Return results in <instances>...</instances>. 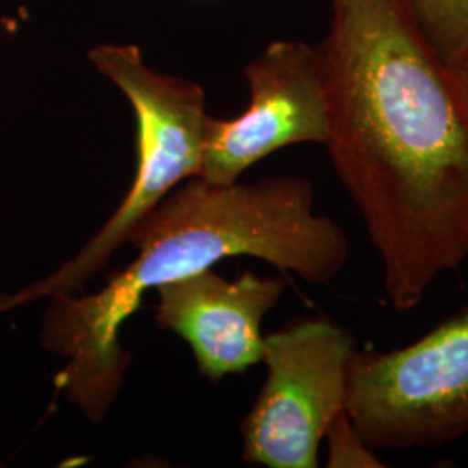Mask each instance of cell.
Returning a JSON list of instances; mask_svg holds the SVG:
<instances>
[{
    "label": "cell",
    "instance_id": "6da1fadb",
    "mask_svg": "<svg viewBox=\"0 0 468 468\" xmlns=\"http://www.w3.org/2000/svg\"><path fill=\"white\" fill-rule=\"evenodd\" d=\"M324 143L390 305L417 309L468 259V104L402 0H332Z\"/></svg>",
    "mask_w": 468,
    "mask_h": 468
},
{
    "label": "cell",
    "instance_id": "7a4b0ae2",
    "mask_svg": "<svg viewBox=\"0 0 468 468\" xmlns=\"http://www.w3.org/2000/svg\"><path fill=\"white\" fill-rule=\"evenodd\" d=\"M314 186L299 176L250 185H212L191 177L143 218L129 241L137 257L92 295L49 297L40 342L67 365L56 385L90 421L117 401L131 354L122 326L148 290L222 259L253 257L303 282L330 284L349 261L344 228L314 210Z\"/></svg>",
    "mask_w": 468,
    "mask_h": 468
},
{
    "label": "cell",
    "instance_id": "3957f363",
    "mask_svg": "<svg viewBox=\"0 0 468 468\" xmlns=\"http://www.w3.org/2000/svg\"><path fill=\"white\" fill-rule=\"evenodd\" d=\"M89 61L122 90L134 112V181L113 216L69 261L16 293L0 295V314L82 290L129 241L143 218L177 186L200 176L210 118L203 87L154 71L144 63L135 44H100L89 50Z\"/></svg>",
    "mask_w": 468,
    "mask_h": 468
},
{
    "label": "cell",
    "instance_id": "277c9868",
    "mask_svg": "<svg viewBox=\"0 0 468 468\" xmlns=\"http://www.w3.org/2000/svg\"><path fill=\"white\" fill-rule=\"evenodd\" d=\"M347 415L375 450L444 446L468 434V309L410 346L352 361Z\"/></svg>",
    "mask_w": 468,
    "mask_h": 468
},
{
    "label": "cell",
    "instance_id": "5b68a950",
    "mask_svg": "<svg viewBox=\"0 0 468 468\" xmlns=\"http://www.w3.org/2000/svg\"><path fill=\"white\" fill-rule=\"evenodd\" d=\"M354 335L324 316L302 318L264 336L268 368L241 420V456L268 468L319 467L328 427L347 408Z\"/></svg>",
    "mask_w": 468,
    "mask_h": 468
},
{
    "label": "cell",
    "instance_id": "8992f818",
    "mask_svg": "<svg viewBox=\"0 0 468 468\" xmlns=\"http://www.w3.org/2000/svg\"><path fill=\"white\" fill-rule=\"evenodd\" d=\"M249 108L231 120L207 122L200 179L234 185L268 158L293 144L326 143L330 106L318 49L297 40H276L243 69Z\"/></svg>",
    "mask_w": 468,
    "mask_h": 468
},
{
    "label": "cell",
    "instance_id": "52a82bcc",
    "mask_svg": "<svg viewBox=\"0 0 468 468\" xmlns=\"http://www.w3.org/2000/svg\"><path fill=\"white\" fill-rule=\"evenodd\" d=\"M154 292L156 324L191 347L201 377L218 382L262 365V319L283 297V278L247 271L228 280L210 268Z\"/></svg>",
    "mask_w": 468,
    "mask_h": 468
},
{
    "label": "cell",
    "instance_id": "ba28073f",
    "mask_svg": "<svg viewBox=\"0 0 468 468\" xmlns=\"http://www.w3.org/2000/svg\"><path fill=\"white\" fill-rule=\"evenodd\" d=\"M439 58L452 67L468 56V0H402Z\"/></svg>",
    "mask_w": 468,
    "mask_h": 468
},
{
    "label": "cell",
    "instance_id": "9c48e42d",
    "mask_svg": "<svg viewBox=\"0 0 468 468\" xmlns=\"http://www.w3.org/2000/svg\"><path fill=\"white\" fill-rule=\"evenodd\" d=\"M324 439L328 442L330 468H384L382 458L356 429L347 411L340 413L328 427Z\"/></svg>",
    "mask_w": 468,
    "mask_h": 468
},
{
    "label": "cell",
    "instance_id": "30bf717a",
    "mask_svg": "<svg viewBox=\"0 0 468 468\" xmlns=\"http://www.w3.org/2000/svg\"><path fill=\"white\" fill-rule=\"evenodd\" d=\"M452 69V77H454V82L458 85L463 100L468 104V56L465 59H462L460 63L448 67Z\"/></svg>",
    "mask_w": 468,
    "mask_h": 468
}]
</instances>
